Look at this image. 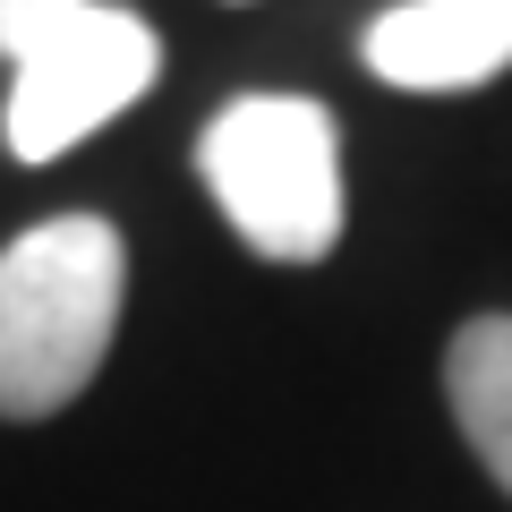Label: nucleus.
<instances>
[{
	"label": "nucleus",
	"mask_w": 512,
	"mask_h": 512,
	"mask_svg": "<svg viewBox=\"0 0 512 512\" xmlns=\"http://www.w3.org/2000/svg\"><path fill=\"white\" fill-rule=\"evenodd\" d=\"M43 9H52V0H0V60H9L26 35H35V18H43Z\"/></svg>",
	"instance_id": "obj_6"
},
{
	"label": "nucleus",
	"mask_w": 512,
	"mask_h": 512,
	"mask_svg": "<svg viewBox=\"0 0 512 512\" xmlns=\"http://www.w3.org/2000/svg\"><path fill=\"white\" fill-rule=\"evenodd\" d=\"M197 180L265 265H316L342 239V128L316 94H239L205 120Z\"/></svg>",
	"instance_id": "obj_2"
},
{
	"label": "nucleus",
	"mask_w": 512,
	"mask_h": 512,
	"mask_svg": "<svg viewBox=\"0 0 512 512\" xmlns=\"http://www.w3.org/2000/svg\"><path fill=\"white\" fill-rule=\"evenodd\" d=\"M128 248L103 214H52L0 248V419H60L103 376Z\"/></svg>",
	"instance_id": "obj_1"
},
{
	"label": "nucleus",
	"mask_w": 512,
	"mask_h": 512,
	"mask_svg": "<svg viewBox=\"0 0 512 512\" xmlns=\"http://www.w3.org/2000/svg\"><path fill=\"white\" fill-rule=\"evenodd\" d=\"M444 402L487 478L512 495V316H470L444 342Z\"/></svg>",
	"instance_id": "obj_5"
},
{
	"label": "nucleus",
	"mask_w": 512,
	"mask_h": 512,
	"mask_svg": "<svg viewBox=\"0 0 512 512\" xmlns=\"http://www.w3.org/2000/svg\"><path fill=\"white\" fill-rule=\"evenodd\" d=\"M359 60L402 94H470L512 69V0H393L367 18Z\"/></svg>",
	"instance_id": "obj_4"
},
{
	"label": "nucleus",
	"mask_w": 512,
	"mask_h": 512,
	"mask_svg": "<svg viewBox=\"0 0 512 512\" xmlns=\"http://www.w3.org/2000/svg\"><path fill=\"white\" fill-rule=\"evenodd\" d=\"M9 111L0 137L18 163H60L69 146H86L103 120H120L137 94L163 77V43L137 9L120 0H52L35 18V35L9 52Z\"/></svg>",
	"instance_id": "obj_3"
}]
</instances>
